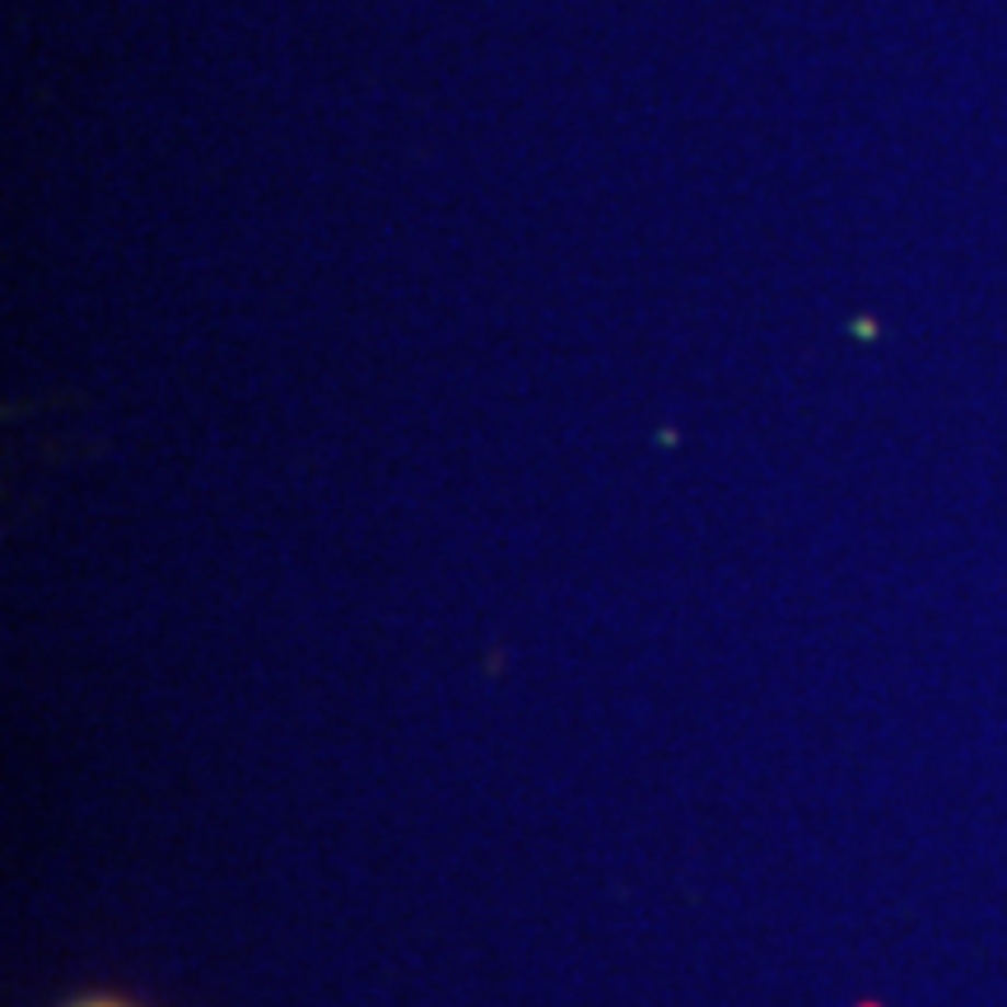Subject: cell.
<instances>
[{"label": "cell", "mask_w": 1007, "mask_h": 1007, "mask_svg": "<svg viewBox=\"0 0 1007 1007\" xmlns=\"http://www.w3.org/2000/svg\"><path fill=\"white\" fill-rule=\"evenodd\" d=\"M84 1007H122V1003H84Z\"/></svg>", "instance_id": "6da1fadb"}]
</instances>
